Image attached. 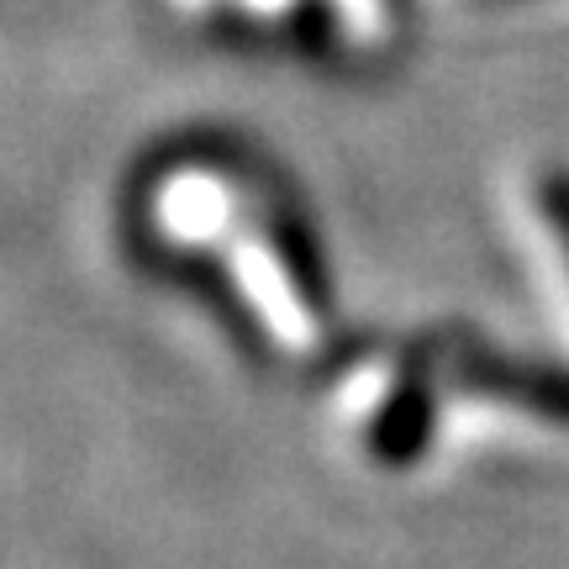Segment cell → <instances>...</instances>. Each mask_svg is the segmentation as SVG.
<instances>
[{
  "mask_svg": "<svg viewBox=\"0 0 569 569\" xmlns=\"http://www.w3.org/2000/svg\"><path fill=\"white\" fill-rule=\"evenodd\" d=\"M448 396L443 365H438V343H417L396 353V365L380 375V390L365 407L359 427V448L369 465L380 469H411L427 453L432 432H438V401Z\"/></svg>",
  "mask_w": 569,
  "mask_h": 569,
  "instance_id": "1",
  "label": "cell"
},
{
  "mask_svg": "<svg viewBox=\"0 0 569 569\" xmlns=\"http://www.w3.org/2000/svg\"><path fill=\"white\" fill-rule=\"evenodd\" d=\"M538 206H543V222H549L553 243H559V253L569 264V174H549L538 184Z\"/></svg>",
  "mask_w": 569,
  "mask_h": 569,
  "instance_id": "2",
  "label": "cell"
}]
</instances>
